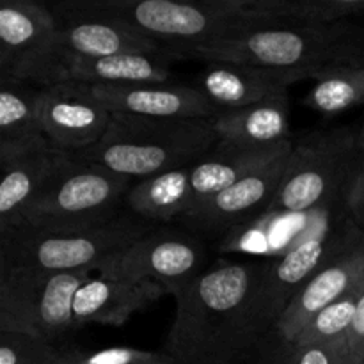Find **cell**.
<instances>
[{"label":"cell","instance_id":"6da1fadb","mask_svg":"<svg viewBox=\"0 0 364 364\" xmlns=\"http://www.w3.org/2000/svg\"><path fill=\"white\" fill-rule=\"evenodd\" d=\"M262 270L219 262L178 290L164 354L174 364H252L274 331L259 308Z\"/></svg>","mask_w":364,"mask_h":364},{"label":"cell","instance_id":"7a4b0ae2","mask_svg":"<svg viewBox=\"0 0 364 364\" xmlns=\"http://www.w3.org/2000/svg\"><path fill=\"white\" fill-rule=\"evenodd\" d=\"M178 57L311 71L320 78L340 68L364 66V23L345 20L334 23L277 21L255 25L185 50Z\"/></svg>","mask_w":364,"mask_h":364},{"label":"cell","instance_id":"3957f363","mask_svg":"<svg viewBox=\"0 0 364 364\" xmlns=\"http://www.w3.org/2000/svg\"><path fill=\"white\" fill-rule=\"evenodd\" d=\"M215 146V117L155 119L112 114L109 130L98 144L68 156L142 180L191 166Z\"/></svg>","mask_w":364,"mask_h":364},{"label":"cell","instance_id":"277c9868","mask_svg":"<svg viewBox=\"0 0 364 364\" xmlns=\"http://www.w3.org/2000/svg\"><path fill=\"white\" fill-rule=\"evenodd\" d=\"M78 7L128 25L169 50L173 57L255 25L276 23L252 16L247 0H100L78 4Z\"/></svg>","mask_w":364,"mask_h":364},{"label":"cell","instance_id":"5b68a950","mask_svg":"<svg viewBox=\"0 0 364 364\" xmlns=\"http://www.w3.org/2000/svg\"><path fill=\"white\" fill-rule=\"evenodd\" d=\"M364 162L359 130H315L294 139L287 174L267 213H308L345 206Z\"/></svg>","mask_w":364,"mask_h":364},{"label":"cell","instance_id":"8992f818","mask_svg":"<svg viewBox=\"0 0 364 364\" xmlns=\"http://www.w3.org/2000/svg\"><path fill=\"white\" fill-rule=\"evenodd\" d=\"M134 183L123 174L64 155L55 174L27 206L14 230L78 233L105 226L123 213L121 206Z\"/></svg>","mask_w":364,"mask_h":364},{"label":"cell","instance_id":"52a82bcc","mask_svg":"<svg viewBox=\"0 0 364 364\" xmlns=\"http://www.w3.org/2000/svg\"><path fill=\"white\" fill-rule=\"evenodd\" d=\"M160 224L124 210L105 226L78 233H41L18 230L0 235V263L45 272H91L130 247Z\"/></svg>","mask_w":364,"mask_h":364},{"label":"cell","instance_id":"ba28073f","mask_svg":"<svg viewBox=\"0 0 364 364\" xmlns=\"http://www.w3.org/2000/svg\"><path fill=\"white\" fill-rule=\"evenodd\" d=\"M91 276L0 263V331L31 334L50 343L75 331V295Z\"/></svg>","mask_w":364,"mask_h":364},{"label":"cell","instance_id":"9c48e42d","mask_svg":"<svg viewBox=\"0 0 364 364\" xmlns=\"http://www.w3.org/2000/svg\"><path fill=\"white\" fill-rule=\"evenodd\" d=\"M59 20L31 0H6L0 7V82L46 87L64 78Z\"/></svg>","mask_w":364,"mask_h":364},{"label":"cell","instance_id":"30bf717a","mask_svg":"<svg viewBox=\"0 0 364 364\" xmlns=\"http://www.w3.org/2000/svg\"><path fill=\"white\" fill-rule=\"evenodd\" d=\"M364 230L350 219L347 210L329 219L322 228L311 230L295 242L283 256L263 265L259 281V308L272 327L279 322L299 291L329 265L334 258L358 244Z\"/></svg>","mask_w":364,"mask_h":364},{"label":"cell","instance_id":"8fae6325","mask_svg":"<svg viewBox=\"0 0 364 364\" xmlns=\"http://www.w3.org/2000/svg\"><path fill=\"white\" fill-rule=\"evenodd\" d=\"M205 245L201 237L183 228L159 226L107 259L96 274L151 281L160 284L166 294H176L203 272Z\"/></svg>","mask_w":364,"mask_h":364},{"label":"cell","instance_id":"7c38bea8","mask_svg":"<svg viewBox=\"0 0 364 364\" xmlns=\"http://www.w3.org/2000/svg\"><path fill=\"white\" fill-rule=\"evenodd\" d=\"M36 109L46 141L60 155H77L98 144L112 119L92 85L75 80L39 89Z\"/></svg>","mask_w":364,"mask_h":364},{"label":"cell","instance_id":"4fadbf2b","mask_svg":"<svg viewBox=\"0 0 364 364\" xmlns=\"http://www.w3.org/2000/svg\"><path fill=\"white\" fill-rule=\"evenodd\" d=\"M291 148L203 203L194 212L178 220L176 226L198 237H213L226 235L235 228H242V224L255 223L256 217L269 212L283 183Z\"/></svg>","mask_w":364,"mask_h":364},{"label":"cell","instance_id":"5bb4252c","mask_svg":"<svg viewBox=\"0 0 364 364\" xmlns=\"http://www.w3.org/2000/svg\"><path fill=\"white\" fill-rule=\"evenodd\" d=\"M316 78L311 71L213 60L199 77L198 89L220 110H235L284 96L297 82Z\"/></svg>","mask_w":364,"mask_h":364},{"label":"cell","instance_id":"9a60e30c","mask_svg":"<svg viewBox=\"0 0 364 364\" xmlns=\"http://www.w3.org/2000/svg\"><path fill=\"white\" fill-rule=\"evenodd\" d=\"M92 89L110 114H132L155 119H205L223 112L198 87L173 82L92 85Z\"/></svg>","mask_w":364,"mask_h":364},{"label":"cell","instance_id":"2e32d148","mask_svg":"<svg viewBox=\"0 0 364 364\" xmlns=\"http://www.w3.org/2000/svg\"><path fill=\"white\" fill-rule=\"evenodd\" d=\"M55 16L60 27L64 60L102 59L121 53L169 52L128 25L87 13L78 7V4H64Z\"/></svg>","mask_w":364,"mask_h":364},{"label":"cell","instance_id":"e0dca14e","mask_svg":"<svg viewBox=\"0 0 364 364\" xmlns=\"http://www.w3.org/2000/svg\"><path fill=\"white\" fill-rule=\"evenodd\" d=\"M162 295L166 290L151 281L92 274L75 295L73 327L82 329L89 323L119 327Z\"/></svg>","mask_w":364,"mask_h":364},{"label":"cell","instance_id":"ac0fdd59","mask_svg":"<svg viewBox=\"0 0 364 364\" xmlns=\"http://www.w3.org/2000/svg\"><path fill=\"white\" fill-rule=\"evenodd\" d=\"M364 284V235L358 244L323 267L297 294L274 329L294 341L318 311Z\"/></svg>","mask_w":364,"mask_h":364},{"label":"cell","instance_id":"d6986e66","mask_svg":"<svg viewBox=\"0 0 364 364\" xmlns=\"http://www.w3.org/2000/svg\"><path fill=\"white\" fill-rule=\"evenodd\" d=\"M217 146L237 151H267L291 141L288 95L215 117Z\"/></svg>","mask_w":364,"mask_h":364},{"label":"cell","instance_id":"ffe728a7","mask_svg":"<svg viewBox=\"0 0 364 364\" xmlns=\"http://www.w3.org/2000/svg\"><path fill=\"white\" fill-rule=\"evenodd\" d=\"M0 164L52 149L38 119V85L0 82Z\"/></svg>","mask_w":364,"mask_h":364},{"label":"cell","instance_id":"44dd1931","mask_svg":"<svg viewBox=\"0 0 364 364\" xmlns=\"http://www.w3.org/2000/svg\"><path fill=\"white\" fill-rule=\"evenodd\" d=\"M191 166L135 181L124 199V210L160 226L176 224L196 208Z\"/></svg>","mask_w":364,"mask_h":364},{"label":"cell","instance_id":"7402d4cb","mask_svg":"<svg viewBox=\"0 0 364 364\" xmlns=\"http://www.w3.org/2000/svg\"><path fill=\"white\" fill-rule=\"evenodd\" d=\"M63 156L48 149L0 164V235L18 226L27 206L55 174Z\"/></svg>","mask_w":364,"mask_h":364},{"label":"cell","instance_id":"603a6c76","mask_svg":"<svg viewBox=\"0 0 364 364\" xmlns=\"http://www.w3.org/2000/svg\"><path fill=\"white\" fill-rule=\"evenodd\" d=\"M171 52L121 53L102 59H70L64 66V78L89 85L171 82Z\"/></svg>","mask_w":364,"mask_h":364},{"label":"cell","instance_id":"cb8c5ba5","mask_svg":"<svg viewBox=\"0 0 364 364\" xmlns=\"http://www.w3.org/2000/svg\"><path fill=\"white\" fill-rule=\"evenodd\" d=\"M252 11L269 21L334 23L364 18V0H252Z\"/></svg>","mask_w":364,"mask_h":364},{"label":"cell","instance_id":"d4e9b609","mask_svg":"<svg viewBox=\"0 0 364 364\" xmlns=\"http://www.w3.org/2000/svg\"><path fill=\"white\" fill-rule=\"evenodd\" d=\"M304 105L322 116H336L364 105V66L340 68L313 80Z\"/></svg>","mask_w":364,"mask_h":364},{"label":"cell","instance_id":"484cf974","mask_svg":"<svg viewBox=\"0 0 364 364\" xmlns=\"http://www.w3.org/2000/svg\"><path fill=\"white\" fill-rule=\"evenodd\" d=\"M363 287L355 288L345 297L338 299L336 302L323 308L316 313L311 320L299 333L294 343H315V341H340L348 340V333L354 323L355 309H358L359 297H361Z\"/></svg>","mask_w":364,"mask_h":364},{"label":"cell","instance_id":"4316f807","mask_svg":"<svg viewBox=\"0 0 364 364\" xmlns=\"http://www.w3.org/2000/svg\"><path fill=\"white\" fill-rule=\"evenodd\" d=\"M64 352L50 341L0 331V364H59Z\"/></svg>","mask_w":364,"mask_h":364},{"label":"cell","instance_id":"83f0119b","mask_svg":"<svg viewBox=\"0 0 364 364\" xmlns=\"http://www.w3.org/2000/svg\"><path fill=\"white\" fill-rule=\"evenodd\" d=\"M59 364H174L164 352L137 350V348H107L92 354L64 352Z\"/></svg>","mask_w":364,"mask_h":364},{"label":"cell","instance_id":"f1b7e54d","mask_svg":"<svg viewBox=\"0 0 364 364\" xmlns=\"http://www.w3.org/2000/svg\"><path fill=\"white\" fill-rule=\"evenodd\" d=\"M297 364H354L348 348V340L295 343Z\"/></svg>","mask_w":364,"mask_h":364},{"label":"cell","instance_id":"f546056e","mask_svg":"<svg viewBox=\"0 0 364 364\" xmlns=\"http://www.w3.org/2000/svg\"><path fill=\"white\" fill-rule=\"evenodd\" d=\"M252 364H297L295 343L277 334L274 329L259 347Z\"/></svg>","mask_w":364,"mask_h":364},{"label":"cell","instance_id":"4dcf8cb0","mask_svg":"<svg viewBox=\"0 0 364 364\" xmlns=\"http://www.w3.org/2000/svg\"><path fill=\"white\" fill-rule=\"evenodd\" d=\"M348 348L354 364H364V288L355 309L354 323L348 333Z\"/></svg>","mask_w":364,"mask_h":364},{"label":"cell","instance_id":"1f68e13d","mask_svg":"<svg viewBox=\"0 0 364 364\" xmlns=\"http://www.w3.org/2000/svg\"><path fill=\"white\" fill-rule=\"evenodd\" d=\"M347 212L350 219L358 224L361 230H364V162L359 169L358 176H355L354 183H352L350 191L347 194Z\"/></svg>","mask_w":364,"mask_h":364},{"label":"cell","instance_id":"d6a6232c","mask_svg":"<svg viewBox=\"0 0 364 364\" xmlns=\"http://www.w3.org/2000/svg\"><path fill=\"white\" fill-rule=\"evenodd\" d=\"M359 146H361V151L364 153V121H363V127L359 128Z\"/></svg>","mask_w":364,"mask_h":364}]
</instances>
